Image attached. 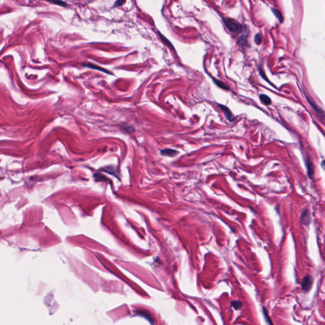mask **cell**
Returning <instances> with one entry per match:
<instances>
[{
  "instance_id": "6da1fadb",
  "label": "cell",
  "mask_w": 325,
  "mask_h": 325,
  "mask_svg": "<svg viewBox=\"0 0 325 325\" xmlns=\"http://www.w3.org/2000/svg\"><path fill=\"white\" fill-rule=\"evenodd\" d=\"M227 29L232 33L234 34H238L243 31L244 27L241 23L237 20L229 17H226L223 19Z\"/></svg>"
},
{
  "instance_id": "7a4b0ae2",
  "label": "cell",
  "mask_w": 325,
  "mask_h": 325,
  "mask_svg": "<svg viewBox=\"0 0 325 325\" xmlns=\"http://www.w3.org/2000/svg\"><path fill=\"white\" fill-rule=\"evenodd\" d=\"M306 99L307 100V101H308L309 104H310V105L311 106L312 109H313V110H314V111L316 113V114L318 115V117L320 118L321 120H322L323 122H324V116H325L324 111L320 107H319L318 104H316V102L311 98V97L306 95Z\"/></svg>"
},
{
  "instance_id": "3957f363",
  "label": "cell",
  "mask_w": 325,
  "mask_h": 325,
  "mask_svg": "<svg viewBox=\"0 0 325 325\" xmlns=\"http://www.w3.org/2000/svg\"><path fill=\"white\" fill-rule=\"evenodd\" d=\"M313 282H314V278L311 275H306L304 277L301 283L302 290L305 292L309 291L312 287Z\"/></svg>"
},
{
  "instance_id": "277c9868",
  "label": "cell",
  "mask_w": 325,
  "mask_h": 325,
  "mask_svg": "<svg viewBox=\"0 0 325 325\" xmlns=\"http://www.w3.org/2000/svg\"><path fill=\"white\" fill-rule=\"evenodd\" d=\"M218 105L219 106V107L222 109V111L224 112V114L226 115V116L227 117V120H228L230 122H232L233 121L235 120V118L234 116V115L232 114V112H231V111L230 110L229 108L226 107V105H224L223 104H218Z\"/></svg>"
},
{
  "instance_id": "5b68a950",
  "label": "cell",
  "mask_w": 325,
  "mask_h": 325,
  "mask_svg": "<svg viewBox=\"0 0 325 325\" xmlns=\"http://www.w3.org/2000/svg\"><path fill=\"white\" fill-rule=\"evenodd\" d=\"M82 66L83 67H88V68H90V69H95V70H98L99 71H101L103 72L104 73L106 74H108V75H113L111 73H110V71H109L108 70L104 69V68H102L100 66H97L95 64H93L92 63H90V62H85L84 64H82Z\"/></svg>"
},
{
  "instance_id": "8992f818",
  "label": "cell",
  "mask_w": 325,
  "mask_h": 325,
  "mask_svg": "<svg viewBox=\"0 0 325 325\" xmlns=\"http://www.w3.org/2000/svg\"><path fill=\"white\" fill-rule=\"evenodd\" d=\"M301 220L302 223L305 225H309L311 222V217H310V213L307 209H305L303 211L302 215H301Z\"/></svg>"
},
{
  "instance_id": "52a82bcc",
  "label": "cell",
  "mask_w": 325,
  "mask_h": 325,
  "mask_svg": "<svg viewBox=\"0 0 325 325\" xmlns=\"http://www.w3.org/2000/svg\"><path fill=\"white\" fill-rule=\"evenodd\" d=\"M212 78V80L214 81V83L217 85V87H218L219 88H222V89L223 90H229V87L228 85H226L225 83H224L222 81H221L220 80H218V79H215L214 78Z\"/></svg>"
},
{
  "instance_id": "ba28073f",
  "label": "cell",
  "mask_w": 325,
  "mask_h": 325,
  "mask_svg": "<svg viewBox=\"0 0 325 325\" xmlns=\"http://www.w3.org/2000/svg\"><path fill=\"white\" fill-rule=\"evenodd\" d=\"M161 154L163 155V156H169V157H173V156H176V154L177 153H178V152H177V150L172 149H164V150H161Z\"/></svg>"
},
{
  "instance_id": "9c48e42d",
  "label": "cell",
  "mask_w": 325,
  "mask_h": 325,
  "mask_svg": "<svg viewBox=\"0 0 325 325\" xmlns=\"http://www.w3.org/2000/svg\"><path fill=\"white\" fill-rule=\"evenodd\" d=\"M259 99L262 104L265 105H269L271 104V99L269 96L265 94H261L259 95Z\"/></svg>"
},
{
  "instance_id": "30bf717a",
  "label": "cell",
  "mask_w": 325,
  "mask_h": 325,
  "mask_svg": "<svg viewBox=\"0 0 325 325\" xmlns=\"http://www.w3.org/2000/svg\"><path fill=\"white\" fill-rule=\"evenodd\" d=\"M271 10H272V12L273 13V14L274 15H275L276 18L278 19L279 22L282 24L283 22V21H284V17H283L281 12L279 10H277V9H274V8H272Z\"/></svg>"
},
{
  "instance_id": "8fae6325",
  "label": "cell",
  "mask_w": 325,
  "mask_h": 325,
  "mask_svg": "<svg viewBox=\"0 0 325 325\" xmlns=\"http://www.w3.org/2000/svg\"><path fill=\"white\" fill-rule=\"evenodd\" d=\"M306 165L307 168V170H308V175L310 178H312L313 175H314V166L311 163L310 161H306Z\"/></svg>"
},
{
  "instance_id": "7c38bea8",
  "label": "cell",
  "mask_w": 325,
  "mask_h": 325,
  "mask_svg": "<svg viewBox=\"0 0 325 325\" xmlns=\"http://www.w3.org/2000/svg\"><path fill=\"white\" fill-rule=\"evenodd\" d=\"M247 37H248V32L246 34H243L239 38L238 40V43L241 46H243V45H246L247 42Z\"/></svg>"
},
{
  "instance_id": "4fadbf2b",
  "label": "cell",
  "mask_w": 325,
  "mask_h": 325,
  "mask_svg": "<svg viewBox=\"0 0 325 325\" xmlns=\"http://www.w3.org/2000/svg\"><path fill=\"white\" fill-rule=\"evenodd\" d=\"M159 37H160L161 41H162V42H163L164 44H165V45H166L167 46H168V47H170V48H172V49H174L173 46V45H172V44L170 42L169 40H167V38H165V37L163 36V35H162L161 34L159 33Z\"/></svg>"
},
{
  "instance_id": "5bb4252c",
  "label": "cell",
  "mask_w": 325,
  "mask_h": 325,
  "mask_svg": "<svg viewBox=\"0 0 325 325\" xmlns=\"http://www.w3.org/2000/svg\"><path fill=\"white\" fill-rule=\"evenodd\" d=\"M231 306L236 310H238L241 308L242 306H243V304H242L240 300H234L231 302Z\"/></svg>"
},
{
  "instance_id": "9a60e30c",
  "label": "cell",
  "mask_w": 325,
  "mask_h": 325,
  "mask_svg": "<svg viewBox=\"0 0 325 325\" xmlns=\"http://www.w3.org/2000/svg\"><path fill=\"white\" fill-rule=\"evenodd\" d=\"M254 41L257 45H261L262 42V37L261 33H257L254 36Z\"/></svg>"
},
{
  "instance_id": "2e32d148",
  "label": "cell",
  "mask_w": 325,
  "mask_h": 325,
  "mask_svg": "<svg viewBox=\"0 0 325 325\" xmlns=\"http://www.w3.org/2000/svg\"><path fill=\"white\" fill-rule=\"evenodd\" d=\"M263 311H264V317H265V320H266V321H267V323H268L270 325H273V324H272V323H271V321L269 320H269H270V318H269V316H267L268 314H267V311H266V309H265V308H263Z\"/></svg>"
},
{
  "instance_id": "e0dca14e",
  "label": "cell",
  "mask_w": 325,
  "mask_h": 325,
  "mask_svg": "<svg viewBox=\"0 0 325 325\" xmlns=\"http://www.w3.org/2000/svg\"><path fill=\"white\" fill-rule=\"evenodd\" d=\"M263 71H263V70H262V69H259V73H260V75H261V76H262V78L263 79H265V80H266V81H267V82H268V83H271V84L272 85H273V84H272V83H271L270 82V81H269V79H267V78H265V76H265V74H263Z\"/></svg>"
},
{
  "instance_id": "ac0fdd59",
  "label": "cell",
  "mask_w": 325,
  "mask_h": 325,
  "mask_svg": "<svg viewBox=\"0 0 325 325\" xmlns=\"http://www.w3.org/2000/svg\"><path fill=\"white\" fill-rule=\"evenodd\" d=\"M123 3H125V1H116L114 4V7H120V6L123 5Z\"/></svg>"
},
{
  "instance_id": "d6986e66",
  "label": "cell",
  "mask_w": 325,
  "mask_h": 325,
  "mask_svg": "<svg viewBox=\"0 0 325 325\" xmlns=\"http://www.w3.org/2000/svg\"><path fill=\"white\" fill-rule=\"evenodd\" d=\"M52 3H55V4H57L58 5L62 6V7H67V4L66 3L63 2V1H53Z\"/></svg>"
}]
</instances>
